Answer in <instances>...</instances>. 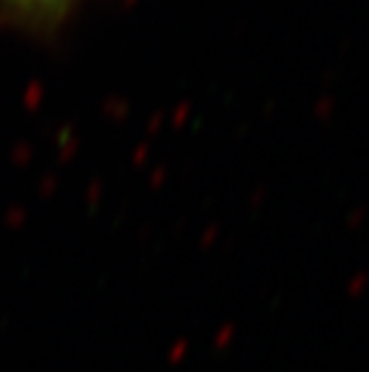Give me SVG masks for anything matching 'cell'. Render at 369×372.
I'll return each instance as SVG.
<instances>
[{
	"mask_svg": "<svg viewBox=\"0 0 369 372\" xmlns=\"http://www.w3.org/2000/svg\"><path fill=\"white\" fill-rule=\"evenodd\" d=\"M19 3H29V5H61L65 0H19Z\"/></svg>",
	"mask_w": 369,
	"mask_h": 372,
	"instance_id": "6da1fadb",
	"label": "cell"
}]
</instances>
